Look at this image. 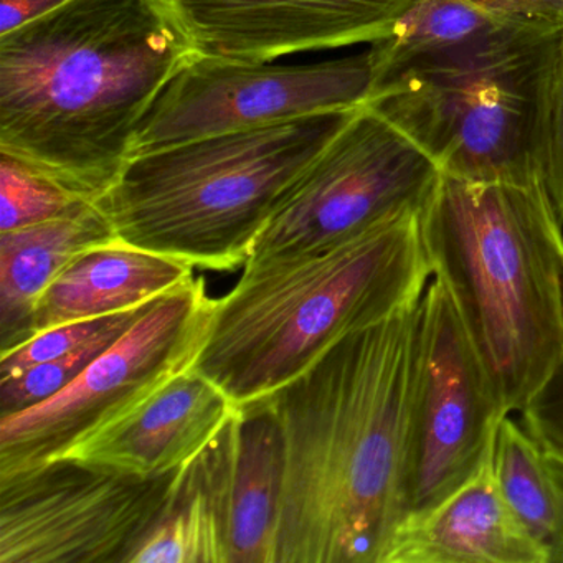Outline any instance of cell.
I'll return each instance as SVG.
<instances>
[{"mask_svg": "<svg viewBox=\"0 0 563 563\" xmlns=\"http://www.w3.org/2000/svg\"><path fill=\"white\" fill-rule=\"evenodd\" d=\"M420 301L345 335L262 400L285 441L275 563L384 560L405 519Z\"/></svg>", "mask_w": 563, "mask_h": 563, "instance_id": "cell-1", "label": "cell"}, {"mask_svg": "<svg viewBox=\"0 0 563 563\" xmlns=\"http://www.w3.org/2000/svg\"><path fill=\"white\" fill-rule=\"evenodd\" d=\"M194 52L169 0H70L0 35V151L97 202Z\"/></svg>", "mask_w": 563, "mask_h": 563, "instance_id": "cell-2", "label": "cell"}, {"mask_svg": "<svg viewBox=\"0 0 563 563\" xmlns=\"http://www.w3.org/2000/svg\"><path fill=\"white\" fill-rule=\"evenodd\" d=\"M433 278L408 209L344 242L249 260L216 299L192 371L239 408L272 397L335 342L420 301Z\"/></svg>", "mask_w": 563, "mask_h": 563, "instance_id": "cell-3", "label": "cell"}, {"mask_svg": "<svg viewBox=\"0 0 563 563\" xmlns=\"http://www.w3.org/2000/svg\"><path fill=\"white\" fill-rule=\"evenodd\" d=\"M420 229L504 411L520 413L563 355L562 219L545 180L440 174Z\"/></svg>", "mask_w": 563, "mask_h": 563, "instance_id": "cell-4", "label": "cell"}, {"mask_svg": "<svg viewBox=\"0 0 563 563\" xmlns=\"http://www.w3.org/2000/svg\"><path fill=\"white\" fill-rule=\"evenodd\" d=\"M355 110L216 134L131 157L98 207L120 242L194 268L233 272L249 262L286 189Z\"/></svg>", "mask_w": 563, "mask_h": 563, "instance_id": "cell-5", "label": "cell"}, {"mask_svg": "<svg viewBox=\"0 0 563 563\" xmlns=\"http://www.w3.org/2000/svg\"><path fill=\"white\" fill-rule=\"evenodd\" d=\"M562 32L527 35L404 75L367 107L441 174L474 183L545 180L550 87Z\"/></svg>", "mask_w": 563, "mask_h": 563, "instance_id": "cell-6", "label": "cell"}, {"mask_svg": "<svg viewBox=\"0 0 563 563\" xmlns=\"http://www.w3.org/2000/svg\"><path fill=\"white\" fill-rule=\"evenodd\" d=\"M216 299L203 276L170 289L55 397L0 417V476L70 456L190 371Z\"/></svg>", "mask_w": 563, "mask_h": 563, "instance_id": "cell-7", "label": "cell"}, {"mask_svg": "<svg viewBox=\"0 0 563 563\" xmlns=\"http://www.w3.org/2000/svg\"><path fill=\"white\" fill-rule=\"evenodd\" d=\"M440 174L410 137L364 104L283 194L250 260L334 245L420 209Z\"/></svg>", "mask_w": 563, "mask_h": 563, "instance_id": "cell-8", "label": "cell"}, {"mask_svg": "<svg viewBox=\"0 0 563 563\" xmlns=\"http://www.w3.org/2000/svg\"><path fill=\"white\" fill-rule=\"evenodd\" d=\"M174 473L146 477L62 457L0 476V563H128Z\"/></svg>", "mask_w": 563, "mask_h": 563, "instance_id": "cell-9", "label": "cell"}, {"mask_svg": "<svg viewBox=\"0 0 563 563\" xmlns=\"http://www.w3.org/2000/svg\"><path fill=\"white\" fill-rule=\"evenodd\" d=\"M371 52L314 65H269L194 52L144 114L131 157L200 137L367 104Z\"/></svg>", "mask_w": 563, "mask_h": 563, "instance_id": "cell-10", "label": "cell"}, {"mask_svg": "<svg viewBox=\"0 0 563 563\" xmlns=\"http://www.w3.org/2000/svg\"><path fill=\"white\" fill-rule=\"evenodd\" d=\"M504 415L446 286L433 276L420 301L405 517L431 509L470 479Z\"/></svg>", "mask_w": 563, "mask_h": 563, "instance_id": "cell-11", "label": "cell"}, {"mask_svg": "<svg viewBox=\"0 0 563 563\" xmlns=\"http://www.w3.org/2000/svg\"><path fill=\"white\" fill-rule=\"evenodd\" d=\"M200 54L272 62L374 44L417 0H169Z\"/></svg>", "mask_w": 563, "mask_h": 563, "instance_id": "cell-12", "label": "cell"}, {"mask_svg": "<svg viewBox=\"0 0 563 563\" xmlns=\"http://www.w3.org/2000/svg\"><path fill=\"white\" fill-rule=\"evenodd\" d=\"M559 31H563V0H417L368 51L372 91L413 71L527 35Z\"/></svg>", "mask_w": 563, "mask_h": 563, "instance_id": "cell-13", "label": "cell"}, {"mask_svg": "<svg viewBox=\"0 0 563 563\" xmlns=\"http://www.w3.org/2000/svg\"><path fill=\"white\" fill-rule=\"evenodd\" d=\"M382 563H550V553L504 499L493 440L470 479L401 520Z\"/></svg>", "mask_w": 563, "mask_h": 563, "instance_id": "cell-14", "label": "cell"}, {"mask_svg": "<svg viewBox=\"0 0 563 563\" xmlns=\"http://www.w3.org/2000/svg\"><path fill=\"white\" fill-rule=\"evenodd\" d=\"M236 410L213 382L190 368L68 457L163 476L196 456Z\"/></svg>", "mask_w": 563, "mask_h": 563, "instance_id": "cell-15", "label": "cell"}, {"mask_svg": "<svg viewBox=\"0 0 563 563\" xmlns=\"http://www.w3.org/2000/svg\"><path fill=\"white\" fill-rule=\"evenodd\" d=\"M194 278L189 263L120 240L103 243L81 253L52 282L35 306L29 338L67 322L140 308Z\"/></svg>", "mask_w": 563, "mask_h": 563, "instance_id": "cell-16", "label": "cell"}, {"mask_svg": "<svg viewBox=\"0 0 563 563\" xmlns=\"http://www.w3.org/2000/svg\"><path fill=\"white\" fill-rule=\"evenodd\" d=\"M233 417L174 473L163 510L128 563L229 562Z\"/></svg>", "mask_w": 563, "mask_h": 563, "instance_id": "cell-17", "label": "cell"}, {"mask_svg": "<svg viewBox=\"0 0 563 563\" xmlns=\"http://www.w3.org/2000/svg\"><path fill=\"white\" fill-rule=\"evenodd\" d=\"M285 486V441L266 401L233 417L227 563H275Z\"/></svg>", "mask_w": 563, "mask_h": 563, "instance_id": "cell-18", "label": "cell"}, {"mask_svg": "<svg viewBox=\"0 0 563 563\" xmlns=\"http://www.w3.org/2000/svg\"><path fill=\"white\" fill-rule=\"evenodd\" d=\"M114 240L113 225L98 203L0 232V351L29 338L38 299L77 256Z\"/></svg>", "mask_w": 563, "mask_h": 563, "instance_id": "cell-19", "label": "cell"}, {"mask_svg": "<svg viewBox=\"0 0 563 563\" xmlns=\"http://www.w3.org/2000/svg\"><path fill=\"white\" fill-rule=\"evenodd\" d=\"M494 473L517 519L552 555L562 530V500L545 451L510 413L504 415L496 427Z\"/></svg>", "mask_w": 563, "mask_h": 563, "instance_id": "cell-20", "label": "cell"}, {"mask_svg": "<svg viewBox=\"0 0 563 563\" xmlns=\"http://www.w3.org/2000/svg\"><path fill=\"white\" fill-rule=\"evenodd\" d=\"M95 202L34 164L0 151V232L71 216Z\"/></svg>", "mask_w": 563, "mask_h": 563, "instance_id": "cell-21", "label": "cell"}, {"mask_svg": "<svg viewBox=\"0 0 563 563\" xmlns=\"http://www.w3.org/2000/svg\"><path fill=\"white\" fill-rule=\"evenodd\" d=\"M126 331L108 332L77 351L42 364L32 365L21 374L0 378V417L35 407L67 388L81 372L113 345Z\"/></svg>", "mask_w": 563, "mask_h": 563, "instance_id": "cell-22", "label": "cell"}, {"mask_svg": "<svg viewBox=\"0 0 563 563\" xmlns=\"http://www.w3.org/2000/svg\"><path fill=\"white\" fill-rule=\"evenodd\" d=\"M151 302L140 306V308L103 316V318L81 319V321L55 325V328L32 335L15 347L0 351L2 352L0 378L12 377L32 365L42 364V362L77 351L108 332L128 331L146 312Z\"/></svg>", "mask_w": 563, "mask_h": 563, "instance_id": "cell-23", "label": "cell"}, {"mask_svg": "<svg viewBox=\"0 0 563 563\" xmlns=\"http://www.w3.org/2000/svg\"><path fill=\"white\" fill-rule=\"evenodd\" d=\"M520 415L523 428L542 450L563 460V355Z\"/></svg>", "mask_w": 563, "mask_h": 563, "instance_id": "cell-24", "label": "cell"}, {"mask_svg": "<svg viewBox=\"0 0 563 563\" xmlns=\"http://www.w3.org/2000/svg\"><path fill=\"white\" fill-rule=\"evenodd\" d=\"M545 184L563 222V32L550 87Z\"/></svg>", "mask_w": 563, "mask_h": 563, "instance_id": "cell-25", "label": "cell"}, {"mask_svg": "<svg viewBox=\"0 0 563 563\" xmlns=\"http://www.w3.org/2000/svg\"><path fill=\"white\" fill-rule=\"evenodd\" d=\"M70 0H0V35L57 11Z\"/></svg>", "mask_w": 563, "mask_h": 563, "instance_id": "cell-26", "label": "cell"}, {"mask_svg": "<svg viewBox=\"0 0 563 563\" xmlns=\"http://www.w3.org/2000/svg\"><path fill=\"white\" fill-rule=\"evenodd\" d=\"M547 463H549L550 474H552L553 481H555L563 510V460L547 453ZM550 563H563V520L562 530H560L559 539H556L555 545L552 549V555H550Z\"/></svg>", "mask_w": 563, "mask_h": 563, "instance_id": "cell-27", "label": "cell"}]
</instances>
